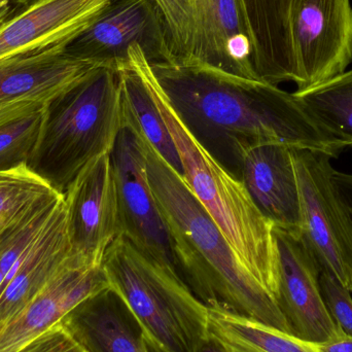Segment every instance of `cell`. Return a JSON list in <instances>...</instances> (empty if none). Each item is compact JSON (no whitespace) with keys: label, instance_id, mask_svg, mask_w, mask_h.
Segmentation results:
<instances>
[{"label":"cell","instance_id":"1","mask_svg":"<svg viewBox=\"0 0 352 352\" xmlns=\"http://www.w3.org/2000/svg\"><path fill=\"white\" fill-rule=\"evenodd\" d=\"M184 127L205 151L241 182L246 153L281 144L338 158L347 146L324 131L293 93L195 63L151 64Z\"/></svg>","mask_w":352,"mask_h":352},{"label":"cell","instance_id":"2","mask_svg":"<svg viewBox=\"0 0 352 352\" xmlns=\"http://www.w3.org/2000/svg\"><path fill=\"white\" fill-rule=\"evenodd\" d=\"M142 140L146 173L170 234L176 268L190 291L207 307L223 308L291 334L276 300L244 266L182 176Z\"/></svg>","mask_w":352,"mask_h":352},{"label":"cell","instance_id":"3","mask_svg":"<svg viewBox=\"0 0 352 352\" xmlns=\"http://www.w3.org/2000/svg\"><path fill=\"white\" fill-rule=\"evenodd\" d=\"M129 55L173 136L182 178L244 266L277 302L280 274L274 227L256 208L242 182L223 168L184 127L163 94L142 47H131Z\"/></svg>","mask_w":352,"mask_h":352},{"label":"cell","instance_id":"4","mask_svg":"<svg viewBox=\"0 0 352 352\" xmlns=\"http://www.w3.org/2000/svg\"><path fill=\"white\" fill-rule=\"evenodd\" d=\"M109 287L133 312L144 333L170 352H200L210 339L208 307L179 273L120 235L102 263Z\"/></svg>","mask_w":352,"mask_h":352},{"label":"cell","instance_id":"5","mask_svg":"<svg viewBox=\"0 0 352 352\" xmlns=\"http://www.w3.org/2000/svg\"><path fill=\"white\" fill-rule=\"evenodd\" d=\"M125 124L120 72L95 68L50 107L45 138L32 167L65 192L80 171L111 154Z\"/></svg>","mask_w":352,"mask_h":352},{"label":"cell","instance_id":"6","mask_svg":"<svg viewBox=\"0 0 352 352\" xmlns=\"http://www.w3.org/2000/svg\"><path fill=\"white\" fill-rule=\"evenodd\" d=\"M164 22L169 63L209 66L256 80L238 0H154Z\"/></svg>","mask_w":352,"mask_h":352},{"label":"cell","instance_id":"7","mask_svg":"<svg viewBox=\"0 0 352 352\" xmlns=\"http://www.w3.org/2000/svg\"><path fill=\"white\" fill-rule=\"evenodd\" d=\"M301 197L302 238L322 272L352 293V233L333 186L335 169L322 153L293 148Z\"/></svg>","mask_w":352,"mask_h":352},{"label":"cell","instance_id":"8","mask_svg":"<svg viewBox=\"0 0 352 352\" xmlns=\"http://www.w3.org/2000/svg\"><path fill=\"white\" fill-rule=\"evenodd\" d=\"M140 45L151 64L170 62L166 30L154 0H111L94 22L66 47L74 59L123 69Z\"/></svg>","mask_w":352,"mask_h":352},{"label":"cell","instance_id":"9","mask_svg":"<svg viewBox=\"0 0 352 352\" xmlns=\"http://www.w3.org/2000/svg\"><path fill=\"white\" fill-rule=\"evenodd\" d=\"M111 158L119 194L121 235L140 252L177 270L170 234L146 173L144 140L126 121Z\"/></svg>","mask_w":352,"mask_h":352},{"label":"cell","instance_id":"10","mask_svg":"<svg viewBox=\"0 0 352 352\" xmlns=\"http://www.w3.org/2000/svg\"><path fill=\"white\" fill-rule=\"evenodd\" d=\"M292 36L298 90L343 74L352 62L351 1L295 0Z\"/></svg>","mask_w":352,"mask_h":352},{"label":"cell","instance_id":"11","mask_svg":"<svg viewBox=\"0 0 352 352\" xmlns=\"http://www.w3.org/2000/svg\"><path fill=\"white\" fill-rule=\"evenodd\" d=\"M279 256L277 304L293 336L322 345L341 334L320 293V270L301 235L274 228Z\"/></svg>","mask_w":352,"mask_h":352},{"label":"cell","instance_id":"12","mask_svg":"<svg viewBox=\"0 0 352 352\" xmlns=\"http://www.w3.org/2000/svg\"><path fill=\"white\" fill-rule=\"evenodd\" d=\"M64 198L74 252L103 263L107 248L121 235L119 194L111 154L86 165L70 182Z\"/></svg>","mask_w":352,"mask_h":352},{"label":"cell","instance_id":"13","mask_svg":"<svg viewBox=\"0 0 352 352\" xmlns=\"http://www.w3.org/2000/svg\"><path fill=\"white\" fill-rule=\"evenodd\" d=\"M109 287L102 263L76 254L31 303L0 331V352H16L95 294Z\"/></svg>","mask_w":352,"mask_h":352},{"label":"cell","instance_id":"14","mask_svg":"<svg viewBox=\"0 0 352 352\" xmlns=\"http://www.w3.org/2000/svg\"><path fill=\"white\" fill-rule=\"evenodd\" d=\"M111 0H35L0 24V61L47 47H67Z\"/></svg>","mask_w":352,"mask_h":352},{"label":"cell","instance_id":"15","mask_svg":"<svg viewBox=\"0 0 352 352\" xmlns=\"http://www.w3.org/2000/svg\"><path fill=\"white\" fill-rule=\"evenodd\" d=\"M241 182L273 227L301 235V197L293 148L265 144L250 148L242 163Z\"/></svg>","mask_w":352,"mask_h":352},{"label":"cell","instance_id":"16","mask_svg":"<svg viewBox=\"0 0 352 352\" xmlns=\"http://www.w3.org/2000/svg\"><path fill=\"white\" fill-rule=\"evenodd\" d=\"M70 240L65 198L39 232L16 275L0 292V331L76 256Z\"/></svg>","mask_w":352,"mask_h":352},{"label":"cell","instance_id":"17","mask_svg":"<svg viewBox=\"0 0 352 352\" xmlns=\"http://www.w3.org/2000/svg\"><path fill=\"white\" fill-rule=\"evenodd\" d=\"M65 49L47 47L1 60L0 102L28 98L53 103L100 67L70 57Z\"/></svg>","mask_w":352,"mask_h":352},{"label":"cell","instance_id":"18","mask_svg":"<svg viewBox=\"0 0 352 352\" xmlns=\"http://www.w3.org/2000/svg\"><path fill=\"white\" fill-rule=\"evenodd\" d=\"M295 0H238L248 29L256 78L278 86L297 84L298 72L292 36Z\"/></svg>","mask_w":352,"mask_h":352},{"label":"cell","instance_id":"19","mask_svg":"<svg viewBox=\"0 0 352 352\" xmlns=\"http://www.w3.org/2000/svg\"><path fill=\"white\" fill-rule=\"evenodd\" d=\"M62 322L87 352H148L142 324L111 287L85 300Z\"/></svg>","mask_w":352,"mask_h":352},{"label":"cell","instance_id":"20","mask_svg":"<svg viewBox=\"0 0 352 352\" xmlns=\"http://www.w3.org/2000/svg\"><path fill=\"white\" fill-rule=\"evenodd\" d=\"M209 335L223 352H320L318 344L219 307H208Z\"/></svg>","mask_w":352,"mask_h":352},{"label":"cell","instance_id":"21","mask_svg":"<svg viewBox=\"0 0 352 352\" xmlns=\"http://www.w3.org/2000/svg\"><path fill=\"white\" fill-rule=\"evenodd\" d=\"M125 121L144 136L156 152L182 176L179 155L148 85L133 60L119 70Z\"/></svg>","mask_w":352,"mask_h":352},{"label":"cell","instance_id":"22","mask_svg":"<svg viewBox=\"0 0 352 352\" xmlns=\"http://www.w3.org/2000/svg\"><path fill=\"white\" fill-rule=\"evenodd\" d=\"M293 95L326 133L351 148L352 69Z\"/></svg>","mask_w":352,"mask_h":352},{"label":"cell","instance_id":"23","mask_svg":"<svg viewBox=\"0 0 352 352\" xmlns=\"http://www.w3.org/2000/svg\"><path fill=\"white\" fill-rule=\"evenodd\" d=\"M62 196L63 192L27 163L0 170V234Z\"/></svg>","mask_w":352,"mask_h":352},{"label":"cell","instance_id":"24","mask_svg":"<svg viewBox=\"0 0 352 352\" xmlns=\"http://www.w3.org/2000/svg\"><path fill=\"white\" fill-rule=\"evenodd\" d=\"M50 107L23 116L0 126V170L18 165H32L45 138Z\"/></svg>","mask_w":352,"mask_h":352},{"label":"cell","instance_id":"25","mask_svg":"<svg viewBox=\"0 0 352 352\" xmlns=\"http://www.w3.org/2000/svg\"><path fill=\"white\" fill-rule=\"evenodd\" d=\"M320 293L327 310L345 336L352 338V293L328 273L320 272Z\"/></svg>","mask_w":352,"mask_h":352},{"label":"cell","instance_id":"26","mask_svg":"<svg viewBox=\"0 0 352 352\" xmlns=\"http://www.w3.org/2000/svg\"><path fill=\"white\" fill-rule=\"evenodd\" d=\"M16 352H87L60 322L47 329Z\"/></svg>","mask_w":352,"mask_h":352},{"label":"cell","instance_id":"27","mask_svg":"<svg viewBox=\"0 0 352 352\" xmlns=\"http://www.w3.org/2000/svg\"><path fill=\"white\" fill-rule=\"evenodd\" d=\"M47 104H51V103L38 100V99L28 98L0 102V126L19 119L23 116L28 115Z\"/></svg>","mask_w":352,"mask_h":352},{"label":"cell","instance_id":"28","mask_svg":"<svg viewBox=\"0 0 352 352\" xmlns=\"http://www.w3.org/2000/svg\"><path fill=\"white\" fill-rule=\"evenodd\" d=\"M332 182L337 200L352 233V175L335 170Z\"/></svg>","mask_w":352,"mask_h":352},{"label":"cell","instance_id":"29","mask_svg":"<svg viewBox=\"0 0 352 352\" xmlns=\"http://www.w3.org/2000/svg\"><path fill=\"white\" fill-rule=\"evenodd\" d=\"M318 347L320 352H352V338L341 334L332 342L318 345Z\"/></svg>","mask_w":352,"mask_h":352},{"label":"cell","instance_id":"30","mask_svg":"<svg viewBox=\"0 0 352 352\" xmlns=\"http://www.w3.org/2000/svg\"><path fill=\"white\" fill-rule=\"evenodd\" d=\"M144 338H146V347H148V352H170L167 351L165 347H163L160 343L157 342L153 337L144 333ZM200 352H223L219 349V345L214 341L209 339L208 342L202 347Z\"/></svg>","mask_w":352,"mask_h":352},{"label":"cell","instance_id":"31","mask_svg":"<svg viewBox=\"0 0 352 352\" xmlns=\"http://www.w3.org/2000/svg\"><path fill=\"white\" fill-rule=\"evenodd\" d=\"M12 14V1L0 2V24Z\"/></svg>","mask_w":352,"mask_h":352},{"label":"cell","instance_id":"32","mask_svg":"<svg viewBox=\"0 0 352 352\" xmlns=\"http://www.w3.org/2000/svg\"><path fill=\"white\" fill-rule=\"evenodd\" d=\"M14 1H16V3L22 6V8H25V6H29V4L34 2L35 0H14Z\"/></svg>","mask_w":352,"mask_h":352},{"label":"cell","instance_id":"33","mask_svg":"<svg viewBox=\"0 0 352 352\" xmlns=\"http://www.w3.org/2000/svg\"><path fill=\"white\" fill-rule=\"evenodd\" d=\"M12 1V0H0V2Z\"/></svg>","mask_w":352,"mask_h":352}]
</instances>
